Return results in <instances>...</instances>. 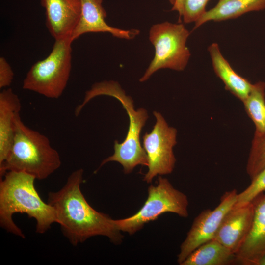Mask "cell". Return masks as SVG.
<instances>
[{
	"instance_id": "1",
	"label": "cell",
	"mask_w": 265,
	"mask_h": 265,
	"mask_svg": "<svg viewBox=\"0 0 265 265\" xmlns=\"http://www.w3.org/2000/svg\"><path fill=\"white\" fill-rule=\"evenodd\" d=\"M83 174L82 168L75 170L60 190L49 192L47 203L55 211L57 223L73 245L96 236H105L113 243H120L123 235L113 219L93 209L83 195L80 189Z\"/></svg>"
},
{
	"instance_id": "2",
	"label": "cell",
	"mask_w": 265,
	"mask_h": 265,
	"mask_svg": "<svg viewBox=\"0 0 265 265\" xmlns=\"http://www.w3.org/2000/svg\"><path fill=\"white\" fill-rule=\"evenodd\" d=\"M36 178L21 171H9L0 182V225L1 228L22 238V230L14 223L12 216L26 213L36 222V232L43 234L53 223H57L54 209L44 202L36 191Z\"/></svg>"
},
{
	"instance_id": "3",
	"label": "cell",
	"mask_w": 265,
	"mask_h": 265,
	"mask_svg": "<svg viewBox=\"0 0 265 265\" xmlns=\"http://www.w3.org/2000/svg\"><path fill=\"white\" fill-rule=\"evenodd\" d=\"M61 161L49 138L26 126L20 113L14 119V135L11 150L0 165V178L9 171L24 172L43 180L57 170Z\"/></svg>"
},
{
	"instance_id": "4",
	"label": "cell",
	"mask_w": 265,
	"mask_h": 265,
	"mask_svg": "<svg viewBox=\"0 0 265 265\" xmlns=\"http://www.w3.org/2000/svg\"><path fill=\"white\" fill-rule=\"evenodd\" d=\"M102 95L112 97L121 103L128 115L129 125L124 141L119 143L115 140L114 154L104 159L99 169L110 161L121 164L125 174L131 173L138 165L148 167L147 156L140 141L141 132L148 118L147 110L143 108L135 110L132 97L127 96L119 84L113 80H105L93 84L85 92L83 100L78 106V108L81 110L91 99Z\"/></svg>"
},
{
	"instance_id": "5",
	"label": "cell",
	"mask_w": 265,
	"mask_h": 265,
	"mask_svg": "<svg viewBox=\"0 0 265 265\" xmlns=\"http://www.w3.org/2000/svg\"><path fill=\"white\" fill-rule=\"evenodd\" d=\"M73 42L71 37L55 40L49 55L37 61L27 73L23 89L48 98H59L70 76Z\"/></svg>"
},
{
	"instance_id": "6",
	"label": "cell",
	"mask_w": 265,
	"mask_h": 265,
	"mask_svg": "<svg viewBox=\"0 0 265 265\" xmlns=\"http://www.w3.org/2000/svg\"><path fill=\"white\" fill-rule=\"evenodd\" d=\"M190 32L182 23L168 21L153 25L149 39L155 48V55L140 82H144L158 70L169 69L185 70L191 53L186 45Z\"/></svg>"
},
{
	"instance_id": "7",
	"label": "cell",
	"mask_w": 265,
	"mask_h": 265,
	"mask_svg": "<svg viewBox=\"0 0 265 265\" xmlns=\"http://www.w3.org/2000/svg\"><path fill=\"white\" fill-rule=\"evenodd\" d=\"M188 205L187 196L175 188L167 179L159 176L157 185L149 186L147 199L137 212L124 219H113V222L120 231L133 235L164 213L188 217Z\"/></svg>"
},
{
	"instance_id": "8",
	"label": "cell",
	"mask_w": 265,
	"mask_h": 265,
	"mask_svg": "<svg viewBox=\"0 0 265 265\" xmlns=\"http://www.w3.org/2000/svg\"><path fill=\"white\" fill-rule=\"evenodd\" d=\"M153 114L156 123L151 132L142 137L148 159V170L143 180L147 183L157 175L172 173L176 162L173 148L177 144V130L168 126L160 113L155 111Z\"/></svg>"
},
{
	"instance_id": "9",
	"label": "cell",
	"mask_w": 265,
	"mask_h": 265,
	"mask_svg": "<svg viewBox=\"0 0 265 265\" xmlns=\"http://www.w3.org/2000/svg\"><path fill=\"white\" fill-rule=\"evenodd\" d=\"M238 193L234 189L225 192L214 209H206L194 219L180 246L177 262L181 264L194 250L213 239L226 214L235 205Z\"/></svg>"
},
{
	"instance_id": "10",
	"label": "cell",
	"mask_w": 265,
	"mask_h": 265,
	"mask_svg": "<svg viewBox=\"0 0 265 265\" xmlns=\"http://www.w3.org/2000/svg\"><path fill=\"white\" fill-rule=\"evenodd\" d=\"M254 212L253 201L241 206H234L224 217L214 239L236 255L250 232Z\"/></svg>"
},
{
	"instance_id": "11",
	"label": "cell",
	"mask_w": 265,
	"mask_h": 265,
	"mask_svg": "<svg viewBox=\"0 0 265 265\" xmlns=\"http://www.w3.org/2000/svg\"><path fill=\"white\" fill-rule=\"evenodd\" d=\"M80 16L71 37L73 41L88 33H109L115 37L126 40L132 39L139 34L137 29L124 30L107 24L103 0H80Z\"/></svg>"
},
{
	"instance_id": "12",
	"label": "cell",
	"mask_w": 265,
	"mask_h": 265,
	"mask_svg": "<svg viewBox=\"0 0 265 265\" xmlns=\"http://www.w3.org/2000/svg\"><path fill=\"white\" fill-rule=\"evenodd\" d=\"M46 24L55 40L71 37L80 18V0H40Z\"/></svg>"
},
{
	"instance_id": "13",
	"label": "cell",
	"mask_w": 265,
	"mask_h": 265,
	"mask_svg": "<svg viewBox=\"0 0 265 265\" xmlns=\"http://www.w3.org/2000/svg\"><path fill=\"white\" fill-rule=\"evenodd\" d=\"M252 201L254 212L252 227L236 254L237 261L246 265H257L265 255V194H260Z\"/></svg>"
},
{
	"instance_id": "14",
	"label": "cell",
	"mask_w": 265,
	"mask_h": 265,
	"mask_svg": "<svg viewBox=\"0 0 265 265\" xmlns=\"http://www.w3.org/2000/svg\"><path fill=\"white\" fill-rule=\"evenodd\" d=\"M21 109L19 98L11 88L0 92V165L6 159L14 135V119Z\"/></svg>"
},
{
	"instance_id": "15",
	"label": "cell",
	"mask_w": 265,
	"mask_h": 265,
	"mask_svg": "<svg viewBox=\"0 0 265 265\" xmlns=\"http://www.w3.org/2000/svg\"><path fill=\"white\" fill-rule=\"evenodd\" d=\"M213 70L223 82L226 89L243 102L249 95L253 84L238 75L222 55L217 43H212L208 48Z\"/></svg>"
},
{
	"instance_id": "16",
	"label": "cell",
	"mask_w": 265,
	"mask_h": 265,
	"mask_svg": "<svg viewBox=\"0 0 265 265\" xmlns=\"http://www.w3.org/2000/svg\"><path fill=\"white\" fill-rule=\"evenodd\" d=\"M265 9V0H219L195 23L193 30L210 21L221 22L237 18L246 13Z\"/></svg>"
},
{
	"instance_id": "17",
	"label": "cell",
	"mask_w": 265,
	"mask_h": 265,
	"mask_svg": "<svg viewBox=\"0 0 265 265\" xmlns=\"http://www.w3.org/2000/svg\"><path fill=\"white\" fill-rule=\"evenodd\" d=\"M235 261V254L213 239L197 248L180 265H225Z\"/></svg>"
},
{
	"instance_id": "18",
	"label": "cell",
	"mask_w": 265,
	"mask_h": 265,
	"mask_svg": "<svg viewBox=\"0 0 265 265\" xmlns=\"http://www.w3.org/2000/svg\"><path fill=\"white\" fill-rule=\"evenodd\" d=\"M242 103L255 125L254 134L265 135V82L259 81L253 84L249 95Z\"/></svg>"
},
{
	"instance_id": "19",
	"label": "cell",
	"mask_w": 265,
	"mask_h": 265,
	"mask_svg": "<svg viewBox=\"0 0 265 265\" xmlns=\"http://www.w3.org/2000/svg\"><path fill=\"white\" fill-rule=\"evenodd\" d=\"M265 167V135H254L246 164L251 180Z\"/></svg>"
},
{
	"instance_id": "20",
	"label": "cell",
	"mask_w": 265,
	"mask_h": 265,
	"mask_svg": "<svg viewBox=\"0 0 265 265\" xmlns=\"http://www.w3.org/2000/svg\"><path fill=\"white\" fill-rule=\"evenodd\" d=\"M251 181L249 186L238 194L234 207L247 204L265 191V167Z\"/></svg>"
},
{
	"instance_id": "21",
	"label": "cell",
	"mask_w": 265,
	"mask_h": 265,
	"mask_svg": "<svg viewBox=\"0 0 265 265\" xmlns=\"http://www.w3.org/2000/svg\"><path fill=\"white\" fill-rule=\"evenodd\" d=\"M209 0H182V19L185 23L196 22L206 12Z\"/></svg>"
},
{
	"instance_id": "22",
	"label": "cell",
	"mask_w": 265,
	"mask_h": 265,
	"mask_svg": "<svg viewBox=\"0 0 265 265\" xmlns=\"http://www.w3.org/2000/svg\"><path fill=\"white\" fill-rule=\"evenodd\" d=\"M14 72L6 59L0 57V88L3 89L9 86L14 79Z\"/></svg>"
},
{
	"instance_id": "23",
	"label": "cell",
	"mask_w": 265,
	"mask_h": 265,
	"mask_svg": "<svg viewBox=\"0 0 265 265\" xmlns=\"http://www.w3.org/2000/svg\"><path fill=\"white\" fill-rule=\"evenodd\" d=\"M170 2L172 5V10L177 11L179 15V22L181 21L182 14V0H170Z\"/></svg>"
},
{
	"instance_id": "24",
	"label": "cell",
	"mask_w": 265,
	"mask_h": 265,
	"mask_svg": "<svg viewBox=\"0 0 265 265\" xmlns=\"http://www.w3.org/2000/svg\"><path fill=\"white\" fill-rule=\"evenodd\" d=\"M257 265H265V255L259 260Z\"/></svg>"
}]
</instances>
